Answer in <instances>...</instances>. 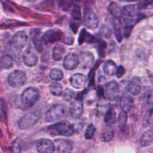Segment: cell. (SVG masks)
Here are the masks:
<instances>
[{
	"label": "cell",
	"mask_w": 153,
	"mask_h": 153,
	"mask_svg": "<svg viewBox=\"0 0 153 153\" xmlns=\"http://www.w3.org/2000/svg\"><path fill=\"white\" fill-rule=\"evenodd\" d=\"M41 116V111L34 109L25 114L18 122V126L20 129L25 130L33 127L39 120Z\"/></svg>",
	"instance_id": "1"
},
{
	"label": "cell",
	"mask_w": 153,
	"mask_h": 153,
	"mask_svg": "<svg viewBox=\"0 0 153 153\" xmlns=\"http://www.w3.org/2000/svg\"><path fill=\"white\" fill-rule=\"evenodd\" d=\"M66 108L62 104H56L51 106L46 112L45 121L47 123H53L57 121L66 114Z\"/></svg>",
	"instance_id": "2"
},
{
	"label": "cell",
	"mask_w": 153,
	"mask_h": 153,
	"mask_svg": "<svg viewBox=\"0 0 153 153\" xmlns=\"http://www.w3.org/2000/svg\"><path fill=\"white\" fill-rule=\"evenodd\" d=\"M39 92L35 87H29L25 88L21 94V101L24 106L30 108L39 99Z\"/></svg>",
	"instance_id": "3"
},
{
	"label": "cell",
	"mask_w": 153,
	"mask_h": 153,
	"mask_svg": "<svg viewBox=\"0 0 153 153\" xmlns=\"http://www.w3.org/2000/svg\"><path fill=\"white\" fill-rule=\"evenodd\" d=\"M38 51L35 46L29 44L23 54V61L25 65L29 67L35 66L38 59Z\"/></svg>",
	"instance_id": "4"
},
{
	"label": "cell",
	"mask_w": 153,
	"mask_h": 153,
	"mask_svg": "<svg viewBox=\"0 0 153 153\" xmlns=\"http://www.w3.org/2000/svg\"><path fill=\"white\" fill-rule=\"evenodd\" d=\"M26 73L21 70L13 71L8 77V82L13 87H19L23 85L26 81Z\"/></svg>",
	"instance_id": "5"
},
{
	"label": "cell",
	"mask_w": 153,
	"mask_h": 153,
	"mask_svg": "<svg viewBox=\"0 0 153 153\" xmlns=\"http://www.w3.org/2000/svg\"><path fill=\"white\" fill-rule=\"evenodd\" d=\"M54 131L57 134L70 136H72L74 133V126L68 121L63 120L55 124L53 126Z\"/></svg>",
	"instance_id": "6"
},
{
	"label": "cell",
	"mask_w": 153,
	"mask_h": 153,
	"mask_svg": "<svg viewBox=\"0 0 153 153\" xmlns=\"http://www.w3.org/2000/svg\"><path fill=\"white\" fill-rule=\"evenodd\" d=\"M105 94L109 100H116L120 94V86L117 82L112 81L105 86Z\"/></svg>",
	"instance_id": "7"
},
{
	"label": "cell",
	"mask_w": 153,
	"mask_h": 153,
	"mask_svg": "<svg viewBox=\"0 0 153 153\" xmlns=\"http://www.w3.org/2000/svg\"><path fill=\"white\" fill-rule=\"evenodd\" d=\"M84 22L87 27L90 29L97 28L99 24V20L96 14L90 10L85 11L84 14Z\"/></svg>",
	"instance_id": "8"
},
{
	"label": "cell",
	"mask_w": 153,
	"mask_h": 153,
	"mask_svg": "<svg viewBox=\"0 0 153 153\" xmlns=\"http://www.w3.org/2000/svg\"><path fill=\"white\" fill-rule=\"evenodd\" d=\"M36 149L40 153H52L55 151V145L50 139L43 138L37 142Z\"/></svg>",
	"instance_id": "9"
},
{
	"label": "cell",
	"mask_w": 153,
	"mask_h": 153,
	"mask_svg": "<svg viewBox=\"0 0 153 153\" xmlns=\"http://www.w3.org/2000/svg\"><path fill=\"white\" fill-rule=\"evenodd\" d=\"M69 112L72 117L75 119L81 117L83 112V103L81 99L77 97L71 103Z\"/></svg>",
	"instance_id": "10"
},
{
	"label": "cell",
	"mask_w": 153,
	"mask_h": 153,
	"mask_svg": "<svg viewBox=\"0 0 153 153\" xmlns=\"http://www.w3.org/2000/svg\"><path fill=\"white\" fill-rule=\"evenodd\" d=\"M79 65V56L75 53L68 54L63 59V65L66 70H73Z\"/></svg>",
	"instance_id": "11"
},
{
	"label": "cell",
	"mask_w": 153,
	"mask_h": 153,
	"mask_svg": "<svg viewBox=\"0 0 153 153\" xmlns=\"http://www.w3.org/2000/svg\"><path fill=\"white\" fill-rule=\"evenodd\" d=\"M27 35L25 31H18L13 36L12 39L13 45L17 49H22L27 41Z\"/></svg>",
	"instance_id": "12"
},
{
	"label": "cell",
	"mask_w": 153,
	"mask_h": 153,
	"mask_svg": "<svg viewBox=\"0 0 153 153\" xmlns=\"http://www.w3.org/2000/svg\"><path fill=\"white\" fill-rule=\"evenodd\" d=\"M79 65L81 67L84 69L91 68L94 61V56L90 52L84 51L81 52L79 56Z\"/></svg>",
	"instance_id": "13"
},
{
	"label": "cell",
	"mask_w": 153,
	"mask_h": 153,
	"mask_svg": "<svg viewBox=\"0 0 153 153\" xmlns=\"http://www.w3.org/2000/svg\"><path fill=\"white\" fill-rule=\"evenodd\" d=\"M140 8L139 4H130L122 8L123 14L128 17H138L140 15Z\"/></svg>",
	"instance_id": "14"
},
{
	"label": "cell",
	"mask_w": 153,
	"mask_h": 153,
	"mask_svg": "<svg viewBox=\"0 0 153 153\" xmlns=\"http://www.w3.org/2000/svg\"><path fill=\"white\" fill-rule=\"evenodd\" d=\"M30 36L32 38V40L35 46V48L38 51V52L41 53L43 50V36L41 35V31L39 29H33L30 31Z\"/></svg>",
	"instance_id": "15"
},
{
	"label": "cell",
	"mask_w": 153,
	"mask_h": 153,
	"mask_svg": "<svg viewBox=\"0 0 153 153\" xmlns=\"http://www.w3.org/2000/svg\"><path fill=\"white\" fill-rule=\"evenodd\" d=\"M55 151L57 152H69L72 149V144L66 139H58L54 140Z\"/></svg>",
	"instance_id": "16"
},
{
	"label": "cell",
	"mask_w": 153,
	"mask_h": 153,
	"mask_svg": "<svg viewBox=\"0 0 153 153\" xmlns=\"http://www.w3.org/2000/svg\"><path fill=\"white\" fill-rule=\"evenodd\" d=\"M87 82L86 76L80 73L74 74L70 78V83L71 85L75 88H83Z\"/></svg>",
	"instance_id": "17"
},
{
	"label": "cell",
	"mask_w": 153,
	"mask_h": 153,
	"mask_svg": "<svg viewBox=\"0 0 153 153\" xmlns=\"http://www.w3.org/2000/svg\"><path fill=\"white\" fill-rule=\"evenodd\" d=\"M108 99L102 96L99 98L97 103V111L100 115H104L110 109V105Z\"/></svg>",
	"instance_id": "18"
},
{
	"label": "cell",
	"mask_w": 153,
	"mask_h": 153,
	"mask_svg": "<svg viewBox=\"0 0 153 153\" xmlns=\"http://www.w3.org/2000/svg\"><path fill=\"white\" fill-rule=\"evenodd\" d=\"M44 44L53 43L60 39V32L56 30H48L42 37Z\"/></svg>",
	"instance_id": "19"
},
{
	"label": "cell",
	"mask_w": 153,
	"mask_h": 153,
	"mask_svg": "<svg viewBox=\"0 0 153 153\" xmlns=\"http://www.w3.org/2000/svg\"><path fill=\"white\" fill-rule=\"evenodd\" d=\"M133 104V98L128 95L124 94L122 96L120 100V106L121 109L126 112L130 111Z\"/></svg>",
	"instance_id": "20"
},
{
	"label": "cell",
	"mask_w": 153,
	"mask_h": 153,
	"mask_svg": "<svg viewBox=\"0 0 153 153\" xmlns=\"http://www.w3.org/2000/svg\"><path fill=\"white\" fill-rule=\"evenodd\" d=\"M140 84L137 78H133L127 87V91L131 94L137 95L140 91Z\"/></svg>",
	"instance_id": "21"
},
{
	"label": "cell",
	"mask_w": 153,
	"mask_h": 153,
	"mask_svg": "<svg viewBox=\"0 0 153 153\" xmlns=\"http://www.w3.org/2000/svg\"><path fill=\"white\" fill-rule=\"evenodd\" d=\"M108 10L111 14L115 19H120L123 16L122 8L116 2H112L111 3H110L108 6Z\"/></svg>",
	"instance_id": "22"
},
{
	"label": "cell",
	"mask_w": 153,
	"mask_h": 153,
	"mask_svg": "<svg viewBox=\"0 0 153 153\" xmlns=\"http://www.w3.org/2000/svg\"><path fill=\"white\" fill-rule=\"evenodd\" d=\"M153 141V130L145 131L141 136L140 143L142 146H147L151 144Z\"/></svg>",
	"instance_id": "23"
},
{
	"label": "cell",
	"mask_w": 153,
	"mask_h": 153,
	"mask_svg": "<svg viewBox=\"0 0 153 153\" xmlns=\"http://www.w3.org/2000/svg\"><path fill=\"white\" fill-rule=\"evenodd\" d=\"M103 70L106 75L111 76L116 74L117 66L112 60H108L104 63L103 66Z\"/></svg>",
	"instance_id": "24"
},
{
	"label": "cell",
	"mask_w": 153,
	"mask_h": 153,
	"mask_svg": "<svg viewBox=\"0 0 153 153\" xmlns=\"http://www.w3.org/2000/svg\"><path fill=\"white\" fill-rule=\"evenodd\" d=\"M114 131L111 128H106L102 130L100 134L99 139L102 142H108L112 140L114 137Z\"/></svg>",
	"instance_id": "25"
},
{
	"label": "cell",
	"mask_w": 153,
	"mask_h": 153,
	"mask_svg": "<svg viewBox=\"0 0 153 153\" xmlns=\"http://www.w3.org/2000/svg\"><path fill=\"white\" fill-rule=\"evenodd\" d=\"M13 65V59L9 54L3 55L0 59V69H8Z\"/></svg>",
	"instance_id": "26"
},
{
	"label": "cell",
	"mask_w": 153,
	"mask_h": 153,
	"mask_svg": "<svg viewBox=\"0 0 153 153\" xmlns=\"http://www.w3.org/2000/svg\"><path fill=\"white\" fill-rule=\"evenodd\" d=\"M65 47L60 44L56 45L53 49V58L54 60L58 61L62 59L65 53Z\"/></svg>",
	"instance_id": "27"
},
{
	"label": "cell",
	"mask_w": 153,
	"mask_h": 153,
	"mask_svg": "<svg viewBox=\"0 0 153 153\" xmlns=\"http://www.w3.org/2000/svg\"><path fill=\"white\" fill-rule=\"evenodd\" d=\"M117 121V115L116 112L112 109L106 112L104 118V122L106 125H112Z\"/></svg>",
	"instance_id": "28"
},
{
	"label": "cell",
	"mask_w": 153,
	"mask_h": 153,
	"mask_svg": "<svg viewBox=\"0 0 153 153\" xmlns=\"http://www.w3.org/2000/svg\"><path fill=\"white\" fill-rule=\"evenodd\" d=\"M97 93L95 88H91L88 90L85 95L84 100L85 103L87 105L91 104L96 100L97 98Z\"/></svg>",
	"instance_id": "29"
},
{
	"label": "cell",
	"mask_w": 153,
	"mask_h": 153,
	"mask_svg": "<svg viewBox=\"0 0 153 153\" xmlns=\"http://www.w3.org/2000/svg\"><path fill=\"white\" fill-rule=\"evenodd\" d=\"M49 88H50V93L54 96H59L62 94V92H63L62 87L61 84H59V82H54L51 83L50 85Z\"/></svg>",
	"instance_id": "30"
},
{
	"label": "cell",
	"mask_w": 153,
	"mask_h": 153,
	"mask_svg": "<svg viewBox=\"0 0 153 153\" xmlns=\"http://www.w3.org/2000/svg\"><path fill=\"white\" fill-rule=\"evenodd\" d=\"M127 121V114L126 112L121 111L118 117V123L119 127L121 130L125 129Z\"/></svg>",
	"instance_id": "31"
},
{
	"label": "cell",
	"mask_w": 153,
	"mask_h": 153,
	"mask_svg": "<svg viewBox=\"0 0 153 153\" xmlns=\"http://www.w3.org/2000/svg\"><path fill=\"white\" fill-rule=\"evenodd\" d=\"M63 74L62 71L57 68L53 69L50 73V78L55 81H60L63 78Z\"/></svg>",
	"instance_id": "32"
},
{
	"label": "cell",
	"mask_w": 153,
	"mask_h": 153,
	"mask_svg": "<svg viewBox=\"0 0 153 153\" xmlns=\"http://www.w3.org/2000/svg\"><path fill=\"white\" fill-rule=\"evenodd\" d=\"M62 94L63 99L65 101L69 102L73 99V97L74 96V94H75V93H74L73 90L67 88L62 92Z\"/></svg>",
	"instance_id": "33"
},
{
	"label": "cell",
	"mask_w": 153,
	"mask_h": 153,
	"mask_svg": "<svg viewBox=\"0 0 153 153\" xmlns=\"http://www.w3.org/2000/svg\"><path fill=\"white\" fill-rule=\"evenodd\" d=\"M96 131V128L94 126L93 124H90L86 129L85 133V138L86 139H90L93 136L94 132Z\"/></svg>",
	"instance_id": "34"
},
{
	"label": "cell",
	"mask_w": 153,
	"mask_h": 153,
	"mask_svg": "<svg viewBox=\"0 0 153 153\" xmlns=\"http://www.w3.org/2000/svg\"><path fill=\"white\" fill-rule=\"evenodd\" d=\"M72 16L75 20H79L81 16L80 7L78 5H75L72 11Z\"/></svg>",
	"instance_id": "35"
},
{
	"label": "cell",
	"mask_w": 153,
	"mask_h": 153,
	"mask_svg": "<svg viewBox=\"0 0 153 153\" xmlns=\"http://www.w3.org/2000/svg\"><path fill=\"white\" fill-rule=\"evenodd\" d=\"M13 148L15 152H19L21 151L22 146H21V140L19 139H16L13 142Z\"/></svg>",
	"instance_id": "36"
},
{
	"label": "cell",
	"mask_w": 153,
	"mask_h": 153,
	"mask_svg": "<svg viewBox=\"0 0 153 153\" xmlns=\"http://www.w3.org/2000/svg\"><path fill=\"white\" fill-rule=\"evenodd\" d=\"M133 27V25H127V26L124 27V36L126 38H128L130 36V33L132 30Z\"/></svg>",
	"instance_id": "37"
},
{
	"label": "cell",
	"mask_w": 153,
	"mask_h": 153,
	"mask_svg": "<svg viewBox=\"0 0 153 153\" xmlns=\"http://www.w3.org/2000/svg\"><path fill=\"white\" fill-rule=\"evenodd\" d=\"M124 74V68L123 66H120L118 68H117V71L116 72V75L117 78H121L123 75Z\"/></svg>",
	"instance_id": "38"
},
{
	"label": "cell",
	"mask_w": 153,
	"mask_h": 153,
	"mask_svg": "<svg viewBox=\"0 0 153 153\" xmlns=\"http://www.w3.org/2000/svg\"><path fill=\"white\" fill-rule=\"evenodd\" d=\"M115 35L117 37V39L118 42H121L122 39V36H121V30L120 28L119 27L115 26Z\"/></svg>",
	"instance_id": "39"
},
{
	"label": "cell",
	"mask_w": 153,
	"mask_h": 153,
	"mask_svg": "<svg viewBox=\"0 0 153 153\" xmlns=\"http://www.w3.org/2000/svg\"><path fill=\"white\" fill-rule=\"evenodd\" d=\"M102 34L103 35V36H105L106 38H108V37L111 35V30H110L108 27H104L103 28H102Z\"/></svg>",
	"instance_id": "40"
},
{
	"label": "cell",
	"mask_w": 153,
	"mask_h": 153,
	"mask_svg": "<svg viewBox=\"0 0 153 153\" xmlns=\"http://www.w3.org/2000/svg\"><path fill=\"white\" fill-rule=\"evenodd\" d=\"M147 103L149 105H153V90L150 91L147 96Z\"/></svg>",
	"instance_id": "41"
},
{
	"label": "cell",
	"mask_w": 153,
	"mask_h": 153,
	"mask_svg": "<svg viewBox=\"0 0 153 153\" xmlns=\"http://www.w3.org/2000/svg\"><path fill=\"white\" fill-rule=\"evenodd\" d=\"M148 121L149 124H152V125L153 124V107L151 108V109L149 112Z\"/></svg>",
	"instance_id": "42"
},
{
	"label": "cell",
	"mask_w": 153,
	"mask_h": 153,
	"mask_svg": "<svg viewBox=\"0 0 153 153\" xmlns=\"http://www.w3.org/2000/svg\"><path fill=\"white\" fill-rule=\"evenodd\" d=\"M120 1H123V2H134V1H137L139 2H143L146 0H119Z\"/></svg>",
	"instance_id": "43"
},
{
	"label": "cell",
	"mask_w": 153,
	"mask_h": 153,
	"mask_svg": "<svg viewBox=\"0 0 153 153\" xmlns=\"http://www.w3.org/2000/svg\"><path fill=\"white\" fill-rule=\"evenodd\" d=\"M68 1V0H60L59 1V5L60 6H63V5H65L67 2Z\"/></svg>",
	"instance_id": "44"
},
{
	"label": "cell",
	"mask_w": 153,
	"mask_h": 153,
	"mask_svg": "<svg viewBox=\"0 0 153 153\" xmlns=\"http://www.w3.org/2000/svg\"><path fill=\"white\" fill-rule=\"evenodd\" d=\"M26 1H28V2H34V1H35L36 0H26Z\"/></svg>",
	"instance_id": "45"
}]
</instances>
